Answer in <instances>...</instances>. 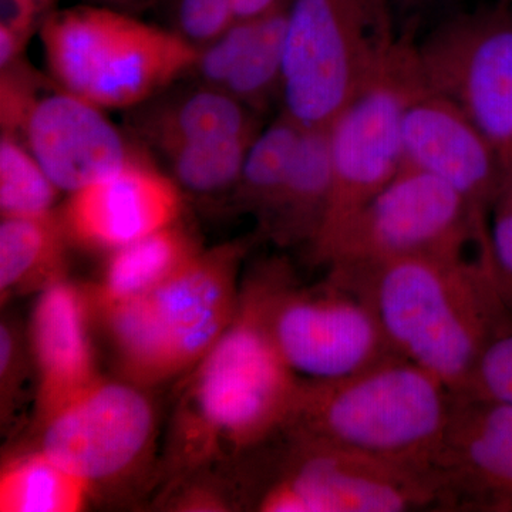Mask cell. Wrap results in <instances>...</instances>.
Returning a JSON list of instances; mask_svg holds the SVG:
<instances>
[{"instance_id":"cell-1","label":"cell","mask_w":512,"mask_h":512,"mask_svg":"<svg viewBox=\"0 0 512 512\" xmlns=\"http://www.w3.org/2000/svg\"><path fill=\"white\" fill-rule=\"evenodd\" d=\"M328 278L365 299L396 355L466 392L488 340L512 313L491 245L466 255H413L328 269Z\"/></svg>"},{"instance_id":"cell-2","label":"cell","mask_w":512,"mask_h":512,"mask_svg":"<svg viewBox=\"0 0 512 512\" xmlns=\"http://www.w3.org/2000/svg\"><path fill=\"white\" fill-rule=\"evenodd\" d=\"M301 382L269 335L252 272L242 284L231 325L188 372L171 439L175 473L187 478L215 460L276 439L291 417Z\"/></svg>"},{"instance_id":"cell-3","label":"cell","mask_w":512,"mask_h":512,"mask_svg":"<svg viewBox=\"0 0 512 512\" xmlns=\"http://www.w3.org/2000/svg\"><path fill=\"white\" fill-rule=\"evenodd\" d=\"M451 412L453 392L394 355L342 379H302L282 433L326 441L434 478Z\"/></svg>"},{"instance_id":"cell-4","label":"cell","mask_w":512,"mask_h":512,"mask_svg":"<svg viewBox=\"0 0 512 512\" xmlns=\"http://www.w3.org/2000/svg\"><path fill=\"white\" fill-rule=\"evenodd\" d=\"M252 242L202 249L160 288L94 311L124 380L156 386L190 372L214 348L237 315L239 274Z\"/></svg>"},{"instance_id":"cell-5","label":"cell","mask_w":512,"mask_h":512,"mask_svg":"<svg viewBox=\"0 0 512 512\" xmlns=\"http://www.w3.org/2000/svg\"><path fill=\"white\" fill-rule=\"evenodd\" d=\"M40 39L53 80L101 110L143 106L190 73L198 55L175 30L97 3L50 12Z\"/></svg>"},{"instance_id":"cell-6","label":"cell","mask_w":512,"mask_h":512,"mask_svg":"<svg viewBox=\"0 0 512 512\" xmlns=\"http://www.w3.org/2000/svg\"><path fill=\"white\" fill-rule=\"evenodd\" d=\"M403 42L386 0H291L282 114L302 128H328Z\"/></svg>"},{"instance_id":"cell-7","label":"cell","mask_w":512,"mask_h":512,"mask_svg":"<svg viewBox=\"0 0 512 512\" xmlns=\"http://www.w3.org/2000/svg\"><path fill=\"white\" fill-rule=\"evenodd\" d=\"M254 274L269 335L301 379H342L396 355L375 312L350 289L329 278L320 289L298 288L281 258L262 262Z\"/></svg>"},{"instance_id":"cell-8","label":"cell","mask_w":512,"mask_h":512,"mask_svg":"<svg viewBox=\"0 0 512 512\" xmlns=\"http://www.w3.org/2000/svg\"><path fill=\"white\" fill-rule=\"evenodd\" d=\"M488 218L440 178L404 164L325 247L311 256L328 269L413 255H464L488 239Z\"/></svg>"},{"instance_id":"cell-9","label":"cell","mask_w":512,"mask_h":512,"mask_svg":"<svg viewBox=\"0 0 512 512\" xmlns=\"http://www.w3.org/2000/svg\"><path fill=\"white\" fill-rule=\"evenodd\" d=\"M424 89L457 106L512 161V0L466 6L412 43Z\"/></svg>"},{"instance_id":"cell-10","label":"cell","mask_w":512,"mask_h":512,"mask_svg":"<svg viewBox=\"0 0 512 512\" xmlns=\"http://www.w3.org/2000/svg\"><path fill=\"white\" fill-rule=\"evenodd\" d=\"M423 90L412 45L403 42L386 72L330 124L332 191L309 256L325 247L399 173L404 110Z\"/></svg>"},{"instance_id":"cell-11","label":"cell","mask_w":512,"mask_h":512,"mask_svg":"<svg viewBox=\"0 0 512 512\" xmlns=\"http://www.w3.org/2000/svg\"><path fill=\"white\" fill-rule=\"evenodd\" d=\"M279 436L285 454L255 510L400 512L437 504L430 474L326 441Z\"/></svg>"},{"instance_id":"cell-12","label":"cell","mask_w":512,"mask_h":512,"mask_svg":"<svg viewBox=\"0 0 512 512\" xmlns=\"http://www.w3.org/2000/svg\"><path fill=\"white\" fill-rule=\"evenodd\" d=\"M39 450L94 488L143 466L157 416L144 387L100 377L40 424Z\"/></svg>"},{"instance_id":"cell-13","label":"cell","mask_w":512,"mask_h":512,"mask_svg":"<svg viewBox=\"0 0 512 512\" xmlns=\"http://www.w3.org/2000/svg\"><path fill=\"white\" fill-rule=\"evenodd\" d=\"M437 507L512 512V406L461 392L433 468Z\"/></svg>"},{"instance_id":"cell-14","label":"cell","mask_w":512,"mask_h":512,"mask_svg":"<svg viewBox=\"0 0 512 512\" xmlns=\"http://www.w3.org/2000/svg\"><path fill=\"white\" fill-rule=\"evenodd\" d=\"M402 143L404 164L440 178L488 218L510 163L463 111L423 90L404 110Z\"/></svg>"},{"instance_id":"cell-15","label":"cell","mask_w":512,"mask_h":512,"mask_svg":"<svg viewBox=\"0 0 512 512\" xmlns=\"http://www.w3.org/2000/svg\"><path fill=\"white\" fill-rule=\"evenodd\" d=\"M181 191L173 177L136 157L72 192L59 217L69 241L111 252L175 224L183 211Z\"/></svg>"},{"instance_id":"cell-16","label":"cell","mask_w":512,"mask_h":512,"mask_svg":"<svg viewBox=\"0 0 512 512\" xmlns=\"http://www.w3.org/2000/svg\"><path fill=\"white\" fill-rule=\"evenodd\" d=\"M20 136L50 180L69 194L137 157L103 110L64 90L37 97Z\"/></svg>"},{"instance_id":"cell-17","label":"cell","mask_w":512,"mask_h":512,"mask_svg":"<svg viewBox=\"0 0 512 512\" xmlns=\"http://www.w3.org/2000/svg\"><path fill=\"white\" fill-rule=\"evenodd\" d=\"M89 291L66 278L37 296L28 340L36 372V424L100 379L94 359Z\"/></svg>"},{"instance_id":"cell-18","label":"cell","mask_w":512,"mask_h":512,"mask_svg":"<svg viewBox=\"0 0 512 512\" xmlns=\"http://www.w3.org/2000/svg\"><path fill=\"white\" fill-rule=\"evenodd\" d=\"M332 191L328 128H303L281 194L264 234L281 247H311L318 237Z\"/></svg>"},{"instance_id":"cell-19","label":"cell","mask_w":512,"mask_h":512,"mask_svg":"<svg viewBox=\"0 0 512 512\" xmlns=\"http://www.w3.org/2000/svg\"><path fill=\"white\" fill-rule=\"evenodd\" d=\"M140 130L160 151L256 133L258 114L224 89L198 83L177 96L158 101L141 114Z\"/></svg>"},{"instance_id":"cell-20","label":"cell","mask_w":512,"mask_h":512,"mask_svg":"<svg viewBox=\"0 0 512 512\" xmlns=\"http://www.w3.org/2000/svg\"><path fill=\"white\" fill-rule=\"evenodd\" d=\"M201 247L180 225H168L109 252L101 281L89 291L93 311L140 298L194 261Z\"/></svg>"},{"instance_id":"cell-21","label":"cell","mask_w":512,"mask_h":512,"mask_svg":"<svg viewBox=\"0 0 512 512\" xmlns=\"http://www.w3.org/2000/svg\"><path fill=\"white\" fill-rule=\"evenodd\" d=\"M66 231L55 212L36 217H2L0 296L40 293L66 278Z\"/></svg>"},{"instance_id":"cell-22","label":"cell","mask_w":512,"mask_h":512,"mask_svg":"<svg viewBox=\"0 0 512 512\" xmlns=\"http://www.w3.org/2000/svg\"><path fill=\"white\" fill-rule=\"evenodd\" d=\"M93 490L86 481L36 448L12 458L0 474L2 512H77Z\"/></svg>"},{"instance_id":"cell-23","label":"cell","mask_w":512,"mask_h":512,"mask_svg":"<svg viewBox=\"0 0 512 512\" xmlns=\"http://www.w3.org/2000/svg\"><path fill=\"white\" fill-rule=\"evenodd\" d=\"M302 130L299 124L281 113L274 123L259 131L249 147L231 194L238 208L259 218L261 227L274 211Z\"/></svg>"},{"instance_id":"cell-24","label":"cell","mask_w":512,"mask_h":512,"mask_svg":"<svg viewBox=\"0 0 512 512\" xmlns=\"http://www.w3.org/2000/svg\"><path fill=\"white\" fill-rule=\"evenodd\" d=\"M288 6L255 20L254 32L225 83V92L262 113L281 101Z\"/></svg>"},{"instance_id":"cell-25","label":"cell","mask_w":512,"mask_h":512,"mask_svg":"<svg viewBox=\"0 0 512 512\" xmlns=\"http://www.w3.org/2000/svg\"><path fill=\"white\" fill-rule=\"evenodd\" d=\"M259 131L165 150L175 183L181 190L197 195L234 191Z\"/></svg>"},{"instance_id":"cell-26","label":"cell","mask_w":512,"mask_h":512,"mask_svg":"<svg viewBox=\"0 0 512 512\" xmlns=\"http://www.w3.org/2000/svg\"><path fill=\"white\" fill-rule=\"evenodd\" d=\"M59 188L18 137L0 138L2 217H36L53 212Z\"/></svg>"},{"instance_id":"cell-27","label":"cell","mask_w":512,"mask_h":512,"mask_svg":"<svg viewBox=\"0 0 512 512\" xmlns=\"http://www.w3.org/2000/svg\"><path fill=\"white\" fill-rule=\"evenodd\" d=\"M171 28L194 46H204L234 23L269 15L291 0H167Z\"/></svg>"},{"instance_id":"cell-28","label":"cell","mask_w":512,"mask_h":512,"mask_svg":"<svg viewBox=\"0 0 512 512\" xmlns=\"http://www.w3.org/2000/svg\"><path fill=\"white\" fill-rule=\"evenodd\" d=\"M466 393L512 406V313L485 345Z\"/></svg>"},{"instance_id":"cell-29","label":"cell","mask_w":512,"mask_h":512,"mask_svg":"<svg viewBox=\"0 0 512 512\" xmlns=\"http://www.w3.org/2000/svg\"><path fill=\"white\" fill-rule=\"evenodd\" d=\"M30 362L28 336L23 335L16 320L3 319L0 325V416L3 426L9 423L20 406Z\"/></svg>"},{"instance_id":"cell-30","label":"cell","mask_w":512,"mask_h":512,"mask_svg":"<svg viewBox=\"0 0 512 512\" xmlns=\"http://www.w3.org/2000/svg\"><path fill=\"white\" fill-rule=\"evenodd\" d=\"M35 80L20 62L0 73V121L2 134L18 137L30 109L37 100ZM19 138V137H18Z\"/></svg>"},{"instance_id":"cell-31","label":"cell","mask_w":512,"mask_h":512,"mask_svg":"<svg viewBox=\"0 0 512 512\" xmlns=\"http://www.w3.org/2000/svg\"><path fill=\"white\" fill-rule=\"evenodd\" d=\"M488 234L495 264L503 275L512 301V161L488 215Z\"/></svg>"},{"instance_id":"cell-32","label":"cell","mask_w":512,"mask_h":512,"mask_svg":"<svg viewBox=\"0 0 512 512\" xmlns=\"http://www.w3.org/2000/svg\"><path fill=\"white\" fill-rule=\"evenodd\" d=\"M396 20L400 39L414 43L444 16L466 8V0H386Z\"/></svg>"},{"instance_id":"cell-33","label":"cell","mask_w":512,"mask_h":512,"mask_svg":"<svg viewBox=\"0 0 512 512\" xmlns=\"http://www.w3.org/2000/svg\"><path fill=\"white\" fill-rule=\"evenodd\" d=\"M55 0H0V28L30 39L36 26H42Z\"/></svg>"},{"instance_id":"cell-34","label":"cell","mask_w":512,"mask_h":512,"mask_svg":"<svg viewBox=\"0 0 512 512\" xmlns=\"http://www.w3.org/2000/svg\"><path fill=\"white\" fill-rule=\"evenodd\" d=\"M174 510L177 511H229L232 504L228 495L211 484H194L185 487L183 493L175 495Z\"/></svg>"},{"instance_id":"cell-35","label":"cell","mask_w":512,"mask_h":512,"mask_svg":"<svg viewBox=\"0 0 512 512\" xmlns=\"http://www.w3.org/2000/svg\"><path fill=\"white\" fill-rule=\"evenodd\" d=\"M90 2L131 13L147 8V6L153 5V3L158 2V0H90Z\"/></svg>"}]
</instances>
